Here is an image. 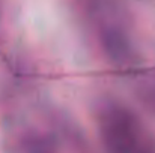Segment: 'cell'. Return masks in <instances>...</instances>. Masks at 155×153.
<instances>
[{"label": "cell", "mask_w": 155, "mask_h": 153, "mask_svg": "<svg viewBox=\"0 0 155 153\" xmlns=\"http://www.w3.org/2000/svg\"><path fill=\"white\" fill-rule=\"evenodd\" d=\"M104 140L114 149L128 150L134 149V143L139 141V126L131 114L119 105H105L100 114Z\"/></svg>", "instance_id": "6da1fadb"}]
</instances>
